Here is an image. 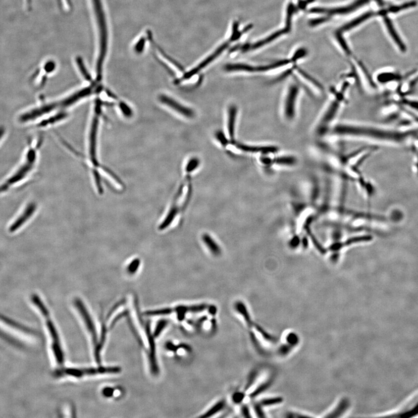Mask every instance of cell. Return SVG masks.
Here are the masks:
<instances>
[{
  "instance_id": "obj_21",
  "label": "cell",
  "mask_w": 418,
  "mask_h": 418,
  "mask_svg": "<svg viewBox=\"0 0 418 418\" xmlns=\"http://www.w3.org/2000/svg\"><path fill=\"white\" fill-rule=\"evenodd\" d=\"M178 211H179V208H178L176 202H174V203L170 208L169 211L168 212L166 217H165L163 221L159 225V230L163 231L167 228L171 224V222L174 221Z\"/></svg>"
},
{
  "instance_id": "obj_19",
  "label": "cell",
  "mask_w": 418,
  "mask_h": 418,
  "mask_svg": "<svg viewBox=\"0 0 418 418\" xmlns=\"http://www.w3.org/2000/svg\"><path fill=\"white\" fill-rule=\"evenodd\" d=\"M234 309L236 313L242 319L243 322L249 328H251L254 323L252 322L250 313H249L247 307L245 303L241 301L236 302L234 305Z\"/></svg>"
},
{
  "instance_id": "obj_22",
  "label": "cell",
  "mask_w": 418,
  "mask_h": 418,
  "mask_svg": "<svg viewBox=\"0 0 418 418\" xmlns=\"http://www.w3.org/2000/svg\"><path fill=\"white\" fill-rule=\"evenodd\" d=\"M226 407L225 401L223 399L218 401L214 405L212 406L210 409L208 410L202 416H200L201 418H210L213 417L215 415L221 412Z\"/></svg>"
},
{
  "instance_id": "obj_29",
  "label": "cell",
  "mask_w": 418,
  "mask_h": 418,
  "mask_svg": "<svg viewBox=\"0 0 418 418\" xmlns=\"http://www.w3.org/2000/svg\"><path fill=\"white\" fill-rule=\"evenodd\" d=\"M399 103L402 106L408 107L415 112H418V100L403 97Z\"/></svg>"
},
{
  "instance_id": "obj_4",
  "label": "cell",
  "mask_w": 418,
  "mask_h": 418,
  "mask_svg": "<svg viewBox=\"0 0 418 418\" xmlns=\"http://www.w3.org/2000/svg\"><path fill=\"white\" fill-rule=\"evenodd\" d=\"M31 301L35 308L38 309L43 319L45 320V326L51 341V350H52V356L54 357L57 364L59 366H62L65 362V355H64L58 330L52 318H51L49 310L39 295L36 294L32 295Z\"/></svg>"
},
{
  "instance_id": "obj_13",
  "label": "cell",
  "mask_w": 418,
  "mask_h": 418,
  "mask_svg": "<svg viewBox=\"0 0 418 418\" xmlns=\"http://www.w3.org/2000/svg\"><path fill=\"white\" fill-rule=\"evenodd\" d=\"M405 76L402 75L399 72L396 70H387L382 71L376 76V83L381 85H386L393 83H402L404 79Z\"/></svg>"
},
{
  "instance_id": "obj_23",
  "label": "cell",
  "mask_w": 418,
  "mask_h": 418,
  "mask_svg": "<svg viewBox=\"0 0 418 418\" xmlns=\"http://www.w3.org/2000/svg\"><path fill=\"white\" fill-rule=\"evenodd\" d=\"M202 239L209 250L215 256H219L221 254V249L216 242L208 234L202 236Z\"/></svg>"
},
{
  "instance_id": "obj_7",
  "label": "cell",
  "mask_w": 418,
  "mask_h": 418,
  "mask_svg": "<svg viewBox=\"0 0 418 418\" xmlns=\"http://www.w3.org/2000/svg\"><path fill=\"white\" fill-rule=\"evenodd\" d=\"M74 304L75 305L77 312L80 314L81 318H82L84 324H85L86 328L90 333L91 338H92L94 343V350H95L99 346V339L98 338L97 329L92 316H91L86 306L82 300L76 298L74 301Z\"/></svg>"
},
{
  "instance_id": "obj_3",
  "label": "cell",
  "mask_w": 418,
  "mask_h": 418,
  "mask_svg": "<svg viewBox=\"0 0 418 418\" xmlns=\"http://www.w3.org/2000/svg\"><path fill=\"white\" fill-rule=\"evenodd\" d=\"M302 94L303 86L298 81L286 84L280 104V115L285 124H292L297 120Z\"/></svg>"
},
{
  "instance_id": "obj_1",
  "label": "cell",
  "mask_w": 418,
  "mask_h": 418,
  "mask_svg": "<svg viewBox=\"0 0 418 418\" xmlns=\"http://www.w3.org/2000/svg\"><path fill=\"white\" fill-rule=\"evenodd\" d=\"M330 133L340 139L400 146L416 136L418 131L396 130L372 124L343 121L337 123Z\"/></svg>"
},
{
  "instance_id": "obj_15",
  "label": "cell",
  "mask_w": 418,
  "mask_h": 418,
  "mask_svg": "<svg viewBox=\"0 0 418 418\" xmlns=\"http://www.w3.org/2000/svg\"><path fill=\"white\" fill-rule=\"evenodd\" d=\"M36 207V205L35 203H30L27 206L23 213L11 225L9 228V231L13 232L18 230L35 213Z\"/></svg>"
},
{
  "instance_id": "obj_20",
  "label": "cell",
  "mask_w": 418,
  "mask_h": 418,
  "mask_svg": "<svg viewBox=\"0 0 418 418\" xmlns=\"http://www.w3.org/2000/svg\"><path fill=\"white\" fill-rule=\"evenodd\" d=\"M215 316L209 315L203 316L199 321V326L203 332H213L216 326V319Z\"/></svg>"
},
{
  "instance_id": "obj_37",
  "label": "cell",
  "mask_w": 418,
  "mask_h": 418,
  "mask_svg": "<svg viewBox=\"0 0 418 418\" xmlns=\"http://www.w3.org/2000/svg\"><path fill=\"white\" fill-rule=\"evenodd\" d=\"M114 392V390L113 388H111V387H106L105 389L103 390V394L104 397H110L113 395Z\"/></svg>"
},
{
  "instance_id": "obj_10",
  "label": "cell",
  "mask_w": 418,
  "mask_h": 418,
  "mask_svg": "<svg viewBox=\"0 0 418 418\" xmlns=\"http://www.w3.org/2000/svg\"><path fill=\"white\" fill-rule=\"evenodd\" d=\"M299 163V159L296 155L292 153H280L278 152L271 157V166L282 168H293Z\"/></svg>"
},
{
  "instance_id": "obj_17",
  "label": "cell",
  "mask_w": 418,
  "mask_h": 418,
  "mask_svg": "<svg viewBox=\"0 0 418 418\" xmlns=\"http://www.w3.org/2000/svg\"><path fill=\"white\" fill-rule=\"evenodd\" d=\"M0 322L10 327V328L18 330V331L27 333V334H35V332L32 329L29 328V327L16 322L15 320L10 318L1 313H0Z\"/></svg>"
},
{
  "instance_id": "obj_16",
  "label": "cell",
  "mask_w": 418,
  "mask_h": 418,
  "mask_svg": "<svg viewBox=\"0 0 418 418\" xmlns=\"http://www.w3.org/2000/svg\"><path fill=\"white\" fill-rule=\"evenodd\" d=\"M238 148L239 149L248 152V153L261 154L262 155L274 154L280 151L279 148L275 146H250L241 144L238 145Z\"/></svg>"
},
{
  "instance_id": "obj_39",
  "label": "cell",
  "mask_w": 418,
  "mask_h": 418,
  "mask_svg": "<svg viewBox=\"0 0 418 418\" xmlns=\"http://www.w3.org/2000/svg\"><path fill=\"white\" fill-rule=\"evenodd\" d=\"M375 1L378 3L379 5L381 6V8H383V6H385V2H384L383 0H375Z\"/></svg>"
},
{
  "instance_id": "obj_25",
  "label": "cell",
  "mask_w": 418,
  "mask_h": 418,
  "mask_svg": "<svg viewBox=\"0 0 418 418\" xmlns=\"http://www.w3.org/2000/svg\"><path fill=\"white\" fill-rule=\"evenodd\" d=\"M375 15L378 16V13H377V12H367L365 13V14L360 16L358 19H357L355 20V21L350 23L349 24L343 26L341 30L342 31H346V30L351 29L354 28V27L360 25L361 23L364 22V21H366V20H368L370 18H372L373 16Z\"/></svg>"
},
{
  "instance_id": "obj_42",
  "label": "cell",
  "mask_w": 418,
  "mask_h": 418,
  "mask_svg": "<svg viewBox=\"0 0 418 418\" xmlns=\"http://www.w3.org/2000/svg\"><path fill=\"white\" fill-rule=\"evenodd\" d=\"M27 1H28V3H30V2H31V0H27Z\"/></svg>"
},
{
  "instance_id": "obj_12",
  "label": "cell",
  "mask_w": 418,
  "mask_h": 418,
  "mask_svg": "<svg viewBox=\"0 0 418 418\" xmlns=\"http://www.w3.org/2000/svg\"><path fill=\"white\" fill-rule=\"evenodd\" d=\"M159 99L160 102L165 104V105L169 106L170 108L176 111L177 113L182 114V115L185 117L191 119V118H193L195 116V113L193 110L178 103L177 101L171 99L170 97L166 95H160Z\"/></svg>"
},
{
  "instance_id": "obj_32",
  "label": "cell",
  "mask_w": 418,
  "mask_h": 418,
  "mask_svg": "<svg viewBox=\"0 0 418 418\" xmlns=\"http://www.w3.org/2000/svg\"><path fill=\"white\" fill-rule=\"evenodd\" d=\"M181 323H182V326L183 327L185 330H186L188 332L193 331L195 328V324L193 321H191V320L185 319Z\"/></svg>"
},
{
  "instance_id": "obj_38",
  "label": "cell",
  "mask_w": 418,
  "mask_h": 418,
  "mask_svg": "<svg viewBox=\"0 0 418 418\" xmlns=\"http://www.w3.org/2000/svg\"><path fill=\"white\" fill-rule=\"evenodd\" d=\"M198 161L195 159L194 161H191V162L189 163L187 168V172H191L195 169L197 167Z\"/></svg>"
},
{
  "instance_id": "obj_5",
  "label": "cell",
  "mask_w": 418,
  "mask_h": 418,
  "mask_svg": "<svg viewBox=\"0 0 418 418\" xmlns=\"http://www.w3.org/2000/svg\"><path fill=\"white\" fill-rule=\"evenodd\" d=\"M121 371L119 366H100L97 368H59L53 372V376L56 378L64 376L82 378V377L106 375V374H117Z\"/></svg>"
},
{
  "instance_id": "obj_40",
  "label": "cell",
  "mask_w": 418,
  "mask_h": 418,
  "mask_svg": "<svg viewBox=\"0 0 418 418\" xmlns=\"http://www.w3.org/2000/svg\"><path fill=\"white\" fill-rule=\"evenodd\" d=\"M415 167L416 168V170L418 174V150L417 151V156H416V164H415Z\"/></svg>"
},
{
  "instance_id": "obj_36",
  "label": "cell",
  "mask_w": 418,
  "mask_h": 418,
  "mask_svg": "<svg viewBox=\"0 0 418 418\" xmlns=\"http://www.w3.org/2000/svg\"><path fill=\"white\" fill-rule=\"evenodd\" d=\"M241 413L243 417L245 418L251 417L250 410L247 405H243L241 407Z\"/></svg>"
},
{
  "instance_id": "obj_24",
  "label": "cell",
  "mask_w": 418,
  "mask_h": 418,
  "mask_svg": "<svg viewBox=\"0 0 418 418\" xmlns=\"http://www.w3.org/2000/svg\"><path fill=\"white\" fill-rule=\"evenodd\" d=\"M237 111V107L234 105H231L229 109L228 128L229 136H230L231 140H234V138L235 123Z\"/></svg>"
},
{
  "instance_id": "obj_34",
  "label": "cell",
  "mask_w": 418,
  "mask_h": 418,
  "mask_svg": "<svg viewBox=\"0 0 418 418\" xmlns=\"http://www.w3.org/2000/svg\"><path fill=\"white\" fill-rule=\"evenodd\" d=\"M177 346V345H176V343L170 341L167 342L166 344H165V349H166L168 352L174 355V352L176 351Z\"/></svg>"
},
{
  "instance_id": "obj_11",
  "label": "cell",
  "mask_w": 418,
  "mask_h": 418,
  "mask_svg": "<svg viewBox=\"0 0 418 418\" xmlns=\"http://www.w3.org/2000/svg\"><path fill=\"white\" fill-rule=\"evenodd\" d=\"M384 24L386 27L387 33L392 39L394 45L400 51V52L405 53L407 52V48L406 43L404 42L402 37L400 35L399 32H398L396 27L394 25L392 20L390 18L389 16H385L382 17Z\"/></svg>"
},
{
  "instance_id": "obj_14",
  "label": "cell",
  "mask_w": 418,
  "mask_h": 418,
  "mask_svg": "<svg viewBox=\"0 0 418 418\" xmlns=\"http://www.w3.org/2000/svg\"><path fill=\"white\" fill-rule=\"evenodd\" d=\"M370 1V0H358L353 4L345 6V7L335 8V9H322V8H313L311 10V12L315 13H328L329 15L335 14H343L353 11L360 6L364 5Z\"/></svg>"
},
{
  "instance_id": "obj_6",
  "label": "cell",
  "mask_w": 418,
  "mask_h": 418,
  "mask_svg": "<svg viewBox=\"0 0 418 418\" xmlns=\"http://www.w3.org/2000/svg\"><path fill=\"white\" fill-rule=\"evenodd\" d=\"M100 33V53L97 63V73L103 72V63L105 58L107 49V28L103 6L101 0H92Z\"/></svg>"
},
{
  "instance_id": "obj_35",
  "label": "cell",
  "mask_w": 418,
  "mask_h": 418,
  "mask_svg": "<svg viewBox=\"0 0 418 418\" xmlns=\"http://www.w3.org/2000/svg\"><path fill=\"white\" fill-rule=\"evenodd\" d=\"M55 68V63L53 61H49L46 63L45 69L47 73H51L53 71Z\"/></svg>"
},
{
  "instance_id": "obj_33",
  "label": "cell",
  "mask_w": 418,
  "mask_h": 418,
  "mask_svg": "<svg viewBox=\"0 0 418 418\" xmlns=\"http://www.w3.org/2000/svg\"><path fill=\"white\" fill-rule=\"evenodd\" d=\"M145 44H146V40L144 38L138 40V42L134 47L135 52L138 53L142 52L144 49Z\"/></svg>"
},
{
  "instance_id": "obj_30",
  "label": "cell",
  "mask_w": 418,
  "mask_h": 418,
  "mask_svg": "<svg viewBox=\"0 0 418 418\" xmlns=\"http://www.w3.org/2000/svg\"><path fill=\"white\" fill-rule=\"evenodd\" d=\"M141 261L140 259H136L133 260L127 266V271L130 275H133L136 273L140 266Z\"/></svg>"
},
{
  "instance_id": "obj_26",
  "label": "cell",
  "mask_w": 418,
  "mask_h": 418,
  "mask_svg": "<svg viewBox=\"0 0 418 418\" xmlns=\"http://www.w3.org/2000/svg\"><path fill=\"white\" fill-rule=\"evenodd\" d=\"M174 313V309L165 308L162 309L148 310L144 313V314L147 316H158L171 315Z\"/></svg>"
},
{
  "instance_id": "obj_18",
  "label": "cell",
  "mask_w": 418,
  "mask_h": 418,
  "mask_svg": "<svg viewBox=\"0 0 418 418\" xmlns=\"http://www.w3.org/2000/svg\"><path fill=\"white\" fill-rule=\"evenodd\" d=\"M417 6V2L414 1V0H411V1L404 2L401 3V4L390 5L385 6V9L387 15H395L416 8Z\"/></svg>"
},
{
  "instance_id": "obj_28",
  "label": "cell",
  "mask_w": 418,
  "mask_h": 418,
  "mask_svg": "<svg viewBox=\"0 0 418 418\" xmlns=\"http://www.w3.org/2000/svg\"><path fill=\"white\" fill-rule=\"evenodd\" d=\"M191 351V347L190 346L185 343H181L180 345H177L174 355L181 358V357L190 355Z\"/></svg>"
},
{
  "instance_id": "obj_9",
  "label": "cell",
  "mask_w": 418,
  "mask_h": 418,
  "mask_svg": "<svg viewBox=\"0 0 418 418\" xmlns=\"http://www.w3.org/2000/svg\"><path fill=\"white\" fill-rule=\"evenodd\" d=\"M146 333L148 342V362H149L150 371L153 375H157L159 373V366H158L157 357L156 346H155V338L151 332L150 323L146 325Z\"/></svg>"
},
{
  "instance_id": "obj_41",
  "label": "cell",
  "mask_w": 418,
  "mask_h": 418,
  "mask_svg": "<svg viewBox=\"0 0 418 418\" xmlns=\"http://www.w3.org/2000/svg\"><path fill=\"white\" fill-rule=\"evenodd\" d=\"M7 187V185H3V186L0 187V193L6 191Z\"/></svg>"
},
{
  "instance_id": "obj_31",
  "label": "cell",
  "mask_w": 418,
  "mask_h": 418,
  "mask_svg": "<svg viewBox=\"0 0 418 418\" xmlns=\"http://www.w3.org/2000/svg\"><path fill=\"white\" fill-rule=\"evenodd\" d=\"M247 394L244 392H240V391H238V392H235L233 395L232 396V402L236 404H241L247 399Z\"/></svg>"
},
{
  "instance_id": "obj_2",
  "label": "cell",
  "mask_w": 418,
  "mask_h": 418,
  "mask_svg": "<svg viewBox=\"0 0 418 418\" xmlns=\"http://www.w3.org/2000/svg\"><path fill=\"white\" fill-rule=\"evenodd\" d=\"M351 84L349 80H343L338 85L329 89L328 99L313 124V136L325 137L338 123L340 113L348 103Z\"/></svg>"
},
{
  "instance_id": "obj_8",
  "label": "cell",
  "mask_w": 418,
  "mask_h": 418,
  "mask_svg": "<svg viewBox=\"0 0 418 418\" xmlns=\"http://www.w3.org/2000/svg\"><path fill=\"white\" fill-rule=\"evenodd\" d=\"M295 68L298 73L299 82L303 87H306L308 92L316 96H321L324 94V87L317 80L299 67H295Z\"/></svg>"
},
{
  "instance_id": "obj_27",
  "label": "cell",
  "mask_w": 418,
  "mask_h": 418,
  "mask_svg": "<svg viewBox=\"0 0 418 418\" xmlns=\"http://www.w3.org/2000/svg\"><path fill=\"white\" fill-rule=\"evenodd\" d=\"M168 323H169V321H168V320L166 319H161L157 322V325L154 329V331L153 332V334L155 339L159 338L161 333H162L164 330L166 329L167 326L168 325Z\"/></svg>"
}]
</instances>
